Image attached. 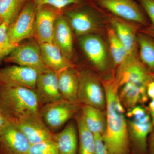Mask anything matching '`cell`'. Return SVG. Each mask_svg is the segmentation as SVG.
Segmentation results:
<instances>
[{
	"label": "cell",
	"instance_id": "e575fe53",
	"mask_svg": "<svg viewBox=\"0 0 154 154\" xmlns=\"http://www.w3.org/2000/svg\"><path fill=\"white\" fill-rule=\"evenodd\" d=\"M148 112L154 125V99H151L148 106Z\"/></svg>",
	"mask_w": 154,
	"mask_h": 154
},
{
	"label": "cell",
	"instance_id": "d6a6232c",
	"mask_svg": "<svg viewBox=\"0 0 154 154\" xmlns=\"http://www.w3.org/2000/svg\"><path fill=\"white\" fill-rule=\"evenodd\" d=\"M148 141L149 154H154V125L152 132L149 136Z\"/></svg>",
	"mask_w": 154,
	"mask_h": 154
},
{
	"label": "cell",
	"instance_id": "5bb4252c",
	"mask_svg": "<svg viewBox=\"0 0 154 154\" xmlns=\"http://www.w3.org/2000/svg\"><path fill=\"white\" fill-rule=\"evenodd\" d=\"M79 43L89 60L98 69L104 71L107 66V51L102 39L96 35L81 36Z\"/></svg>",
	"mask_w": 154,
	"mask_h": 154
},
{
	"label": "cell",
	"instance_id": "484cf974",
	"mask_svg": "<svg viewBox=\"0 0 154 154\" xmlns=\"http://www.w3.org/2000/svg\"><path fill=\"white\" fill-rule=\"evenodd\" d=\"M28 0H0V19L9 26L13 23Z\"/></svg>",
	"mask_w": 154,
	"mask_h": 154
},
{
	"label": "cell",
	"instance_id": "83f0119b",
	"mask_svg": "<svg viewBox=\"0 0 154 154\" xmlns=\"http://www.w3.org/2000/svg\"><path fill=\"white\" fill-rule=\"evenodd\" d=\"M8 26L3 23L0 26V63L10 54L17 45L11 43L8 35Z\"/></svg>",
	"mask_w": 154,
	"mask_h": 154
},
{
	"label": "cell",
	"instance_id": "74e56055",
	"mask_svg": "<svg viewBox=\"0 0 154 154\" xmlns=\"http://www.w3.org/2000/svg\"><path fill=\"white\" fill-rule=\"evenodd\" d=\"M130 154H132V153H130Z\"/></svg>",
	"mask_w": 154,
	"mask_h": 154
},
{
	"label": "cell",
	"instance_id": "f1b7e54d",
	"mask_svg": "<svg viewBox=\"0 0 154 154\" xmlns=\"http://www.w3.org/2000/svg\"><path fill=\"white\" fill-rule=\"evenodd\" d=\"M28 154H59L54 140H48L31 145Z\"/></svg>",
	"mask_w": 154,
	"mask_h": 154
},
{
	"label": "cell",
	"instance_id": "ba28073f",
	"mask_svg": "<svg viewBox=\"0 0 154 154\" xmlns=\"http://www.w3.org/2000/svg\"><path fill=\"white\" fill-rule=\"evenodd\" d=\"M10 122L24 134L31 145L45 141L54 140L55 134L48 127L39 112Z\"/></svg>",
	"mask_w": 154,
	"mask_h": 154
},
{
	"label": "cell",
	"instance_id": "6da1fadb",
	"mask_svg": "<svg viewBox=\"0 0 154 154\" xmlns=\"http://www.w3.org/2000/svg\"><path fill=\"white\" fill-rule=\"evenodd\" d=\"M106 95L107 124L102 136L107 154H130V145L125 109L119 97V87L116 79L103 83Z\"/></svg>",
	"mask_w": 154,
	"mask_h": 154
},
{
	"label": "cell",
	"instance_id": "5b68a950",
	"mask_svg": "<svg viewBox=\"0 0 154 154\" xmlns=\"http://www.w3.org/2000/svg\"><path fill=\"white\" fill-rule=\"evenodd\" d=\"M82 105L63 99L40 107L39 113L51 131L59 129L79 112Z\"/></svg>",
	"mask_w": 154,
	"mask_h": 154
},
{
	"label": "cell",
	"instance_id": "2e32d148",
	"mask_svg": "<svg viewBox=\"0 0 154 154\" xmlns=\"http://www.w3.org/2000/svg\"><path fill=\"white\" fill-rule=\"evenodd\" d=\"M52 42L70 60L73 53L72 34L66 19L62 15H60L56 20Z\"/></svg>",
	"mask_w": 154,
	"mask_h": 154
},
{
	"label": "cell",
	"instance_id": "1f68e13d",
	"mask_svg": "<svg viewBox=\"0 0 154 154\" xmlns=\"http://www.w3.org/2000/svg\"><path fill=\"white\" fill-rule=\"evenodd\" d=\"M96 154H107L101 135H95Z\"/></svg>",
	"mask_w": 154,
	"mask_h": 154
},
{
	"label": "cell",
	"instance_id": "836d02e7",
	"mask_svg": "<svg viewBox=\"0 0 154 154\" xmlns=\"http://www.w3.org/2000/svg\"><path fill=\"white\" fill-rule=\"evenodd\" d=\"M147 94L148 98L151 99H154V80L148 85L147 87Z\"/></svg>",
	"mask_w": 154,
	"mask_h": 154
},
{
	"label": "cell",
	"instance_id": "4fadbf2b",
	"mask_svg": "<svg viewBox=\"0 0 154 154\" xmlns=\"http://www.w3.org/2000/svg\"><path fill=\"white\" fill-rule=\"evenodd\" d=\"M60 15L45 6L36 8L34 37L39 44L52 42L54 24Z\"/></svg>",
	"mask_w": 154,
	"mask_h": 154
},
{
	"label": "cell",
	"instance_id": "f546056e",
	"mask_svg": "<svg viewBox=\"0 0 154 154\" xmlns=\"http://www.w3.org/2000/svg\"><path fill=\"white\" fill-rule=\"evenodd\" d=\"M80 0H34V4L37 7L50 6L57 10H60L70 5L77 4Z\"/></svg>",
	"mask_w": 154,
	"mask_h": 154
},
{
	"label": "cell",
	"instance_id": "9a60e30c",
	"mask_svg": "<svg viewBox=\"0 0 154 154\" xmlns=\"http://www.w3.org/2000/svg\"><path fill=\"white\" fill-rule=\"evenodd\" d=\"M35 91L40 107L63 99L59 89L57 74L53 72L38 75Z\"/></svg>",
	"mask_w": 154,
	"mask_h": 154
},
{
	"label": "cell",
	"instance_id": "4dcf8cb0",
	"mask_svg": "<svg viewBox=\"0 0 154 154\" xmlns=\"http://www.w3.org/2000/svg\"><path fill=\"white\" fill-rule=\"evenodd\" d=\"M143 8L151 22V28L154 34V0H139Z\"/></svg>",
	"mask_w": 154,
	"mask_h": 154
},
{
	"label": "cell",
	"instance_id": "d6986e66",
	"mask_svg": "<svg viewBox=\"0 0 154 154\" xmlns=\"http://www.w3.org/2000/svg\"><path fill=\"white\" fill-rule=\"evenodd\" d=\"M54 140L59 154H78L79 133L75 120L70 121L61 131L55 134Z\"/></svg>",
	"mask_w": 154,
	"mask_h": 154
},
{
	"label": "cell",
	"instance_id": "9c48e42d",
	"mask_svg": "<svg viewBox=\"0 0 154 154\" xmlns=\"http://www.w3.org/2000/svg\"><path fill=\"white\" fill-rule=\"evenodd\" d=\"M154 80V75L137 57L119 67L116 79L119 87L131 83L146 86Z\"/></svg>",
	"mask_w": 154,
	"mask_h": 154
},
{
	"label": "cell",
	"instance_id": "44dd1931",
	"mask_svg": "<svg viewBox=\"0 0 154 154\" xmlns=\"http://www.w3.org/2000/svg\"><path fill=\"white\" fill-rule=\"evenodd\" d=\"M112 24L113 30L126 51L127 58L125 62L137 57V36L134 28L118 19H113Z\"/></svg>",
	"mask_w": 154,
	"mask_h": 154
},
{
	"label": "cell",
	"instance_id": "d4e9b609",
	"mask_svg": "<svg viewBox=\"0 0 154 154\" xmlns=\"http://www.w3.org/2000/svg\"><path fill=\"white\" fill-rule=\"evenodd\" d=\"M140 60L154 75V38L145 33L137 36Z\"/></svg>",
	"mask_w": 154,
	"mask_h": 154
},
{
	"label": "cell",
	"instance_id": "8992f818",
	"mask_svg": "<svg viewBox=\"0 0 154 154\" xmlns=\"http://www.w3.org/2000/svg\"><path fill=\"white\" fill-rule=\"evenodd\" d=\"M4 61L33 69L38 74L52 72L45 64L39 45L36 40L18 45Z\"/></svg>",
	"mask_w": 154,
	"mask_h": 154
},
{
	"label": "cell",
	"instance_id": "e0dca14e",
	"mask_svg": "<svg viewBox=\"0 0 154 154\" xmlns=\"http://www.w3.org/2000/svg\"><path fill=\"white\" fill-rule=\"evenodd\" d=\"M57 75L59 89L63 99L80 104L78 98L79 72L72 67L58 73Z\"/></svg>",
	"mask_w": 154,
	"mask_h": 154
},
{
	"label": "cell",
	"instance_id": "ac0fdd59",
	"mask_svg": "<svg viewBox=\"0 0 154 154\" xmlns=\"http://www.w3.org/2000/svg\"><path fill=\"white\" fill-rule=\"evenodd\" d=\"M39 45L44 63L52 72L57 74L65 69L73 67L70 60L63 55L53 42Z\"/></svg>",
	"mask_w": 154,
	"mask_h": 154
},
{
	"label": "cell",
	"instance_id": "277c9868",
	"mask_svg": "<svg viewBox=\"0 0 154 154\" xmlns=\"http://www.w3.org/2000/svg\"><path fill=\"white\" fill-rule=\"evenodd\" d=\"M79 78L78 94L79 103L105 110L106 95L104 86L99 78L88 70L79 72Z\"/></svg>",
	"mask_w": 154,
	"mask_h": 154
},
{
	"label": "cell",
	"instance_id": "cb8c5ba5",
	"mask_svg": "<svg viewBox=\"0 0 154 154\" xmlns=\"http://www.w3.org/2000/svg\"><path fill=\"white\" fill-rule=\"evenodd\" d=\"M75 116L79 133L78 154H96L95 136L86 126L80 111Z\"/></svg>",
	"mask_w": 154,
	"mask_h": 154
},
{
	"label": "cell",
	"instance_id": "8d00e7d4",
	"mask_svg": "<svg viewBox=\"0 0 154 154\" xmlns=\"http://www.w3.org/2000/svg\"><path fill=\"white\" fill-rule=\"evenodd\" d=\"M2 21H1V19H0V26H1V25L2 24Z\"/></svg>",
	"mask_w": 154,
	"mask_h": 154
},
{
	"label": "cell",
	"instance_id": "d590c367",
	"mask_svg": "<svg viewBox=\"0 0 154 154\" xmlns=\"http://www.w3.org/2000/svg\"><path fill=\"white\" fill-rule=\"evenodd\" d=\"M9 121L5 114L0 110V130L2 129Z\"/></svg>",
	"mask_w": 154,
	"mask_h": 154
},
{
	"label": "cell",
	"instance_id": "ffe728a7",
	"mask_svg": "<svg viewBox=\"0 0 154 154\" xmlns=\"http://www.w3.org/2000/svg\"><path fill=\"white\" fill-rule=\"evenodd\" d=\"M121 87V90L119 91V97L122 105L127 111L147 102L149 98L146 86L128 83Z\"/></svg>",
	"mask_w": 154,
	"mask_h": 154
},
{
	"label": "cell",
	"instance_id": "7a4b0ae2",
	"mask_svg": "<svg viewBox=\"0 0 154 154\" xmlns=\"http://www.w3.org/2000/svg\"><path fill=\"white\" fill-rule=\"evenodd\" d=\"M36 92L20 86L0 85V110L9 121L39 112Z\"/></svg>",
	"mask_w": 154,
	"mask_h": 154
},
{
	"label": "cell",
	"instance_id": "52a82bcc",
	"mask_svg": "<svg viewBox=\"0 0 154 154\" xmlns=\"http://www.w3.org/2000/svg\"><path fill=\"white\" fill-rule=\"evenodd\" d=\"M36 7L30 1L25 3L15 20L8 26V35L11 43L18 45L25 39L34 37Z\"/></svg>",
	"mask_w": 154,
	"mask_h": 154
},
{
	"label": "cell",
	"instance_id": "8fae6325",
	"mask_svg": "<svg viewBox=\"0 0 154 154\" xmlns=\"http://www.w3.org/2000/svg\"><path fill=\"white\" fill-rule=\"evenodd\" d=\"M38 75L33 69L17 65L0 68V85L20 86L35 91Z\"/></svg>",
	"mask_w": 154,
	"mask_h": 154
},
{
	"label": "cell",
	"instance_id": "30bf717a",
	"mask_svg": "<svg viewBox=\"0 0 154 154\" xmlns=\"http://www.w3.org/2000/svg\"><path fill=\"white\" fill-rule=\"evenodd\" d=\"M30 146L24 134L11 122L0 130V154H28Z\"/></svg>",
	"mask_w": 154,
	"mask_h": 154
},
{
	"label": "cell",
	"instance_id": "4316f807",
	"mask_svg": "<svg viewBox=\"0 0 154 154\" xmlns=\"http://www.w3.org/2000/svg\"><path fill=\"white\" fill-rule=\"evenodd\" d=\"M110 52L115 65L121 66L127 58V54L115 31L110 30L108 33Z\"/></svg>",
	"mask_w": 154,
	"mask_h": 154
},
{
	"label": "cell",
	"instance_id": "3957f363",
	"mask_svg": "<svg viewBox=\"0 0 154 154\" xmlns=\"http://www.w3.org/2000/svg\"><path fill=\"white\" fill-rule=\"evenodd\" d=\"M125 115L131 153L149 154L148 137L154 126L149 112L139 105Z\"/></svg>",
	"mask_w": 154,
	"mask_h": 154
},
{
	"label": "cell",
	"instance_id": "603a6c76",
	"mask_svg": "<svg viewBox=\"0 0 154 154\" xmlns=\"http://www.w3.org/2000/svg\"><path fill=\"white\" fill-rule=\"evenodd\" d=\"M80 112L86 126L94 135L104 134L107 120L106 113L103 110L89 105H82Z\"/></svg>",
	"mask_w": 154,
	"mask_h": 154
},
{
	"label": "cell",
	"instance_id": "7c38bea8",
	"mask_svg": "<svg viewBox=\"0 0 154 154\" xmlns=\"http://www.w3.org/2000/svg\"><path fill=\"white\" fill-rule=\"evenodd\" d=\"M97 2L117 17L141 25H148L141 8L134 0H97Z\"/></svg>",
	"mask_w": 154,
	"mask_h": 154
},
{
	"label": "cell",
	"instance_id": "7402d4cb",
	"mask_svg": "<svg viewBox=\"0 0 154 154\" xmlns=\"http://www.w3.org/2000/svg\"><path fill=\"white\" fill-rule=\"evenodd\" d=\"M66 14L72 28L78 36L89 34L96 28V18L89 11L77 10L69 11Z\"/></svg>",
	"mask_w": 154,
	"mask_h": 154
}]
</instances>
